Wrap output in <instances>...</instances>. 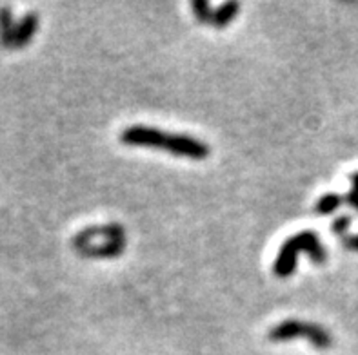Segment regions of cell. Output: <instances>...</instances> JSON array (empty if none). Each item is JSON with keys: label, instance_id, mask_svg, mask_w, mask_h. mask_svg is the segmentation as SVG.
I'll return each mask as SVG.
<instances>
[{"label": "cell", "instance_id": "30bf717a", "mask_svg": "<svg viewBox=\"0 0 358 355\" xmlns=\"http://www.w3.org/2000/svg\"><path fill=\"white\" fill-rule=\"evenodd\" d=\"M191 8L195 11V17L199 22H208L211 24V17H213V8L209 4L208 0H193Z\"/></svg>", "mask_w": 358, "mask_h": 355}, {"label": "cell", "instance_id": "8992f818", "mask_svg": "<svg viewBox=\"0 0 358 355\" xmlns=\"http://www.w3.org/2000/svg\"><path fill=\"white\" fill-rule=\"evenodd\" d=\"M36 27H38V15L35 11H29V13L24 15V18L15 27L13 35V44L11 47L18 50V47H24L31 42V38L35 36Z\"/></svg>", "mask_w": 358, "mask_h": 355}, {"label": "cell", "instance_id": "7c38bea8", "mask_svg": "<svg viewBox=\"0 0 358 355\" xmlns=\"http://www.w3.org/2000/svg\"><path fill=\"white\" fill-rule=\"evenodd\" d=\"M342 245H344L345 250L357 252L358 254V234H348L342 238Z\"/></svg>", "mask_w": 358, "mask_h": 355}, {"label": "cell", "instance_id": "52a82bcc", "mask_svg": "<svg viewBox=\"0 0 358 355\" xmlns=\"http://www.w3.org/2000/svg\"><path fill=\"white\" fill-rule=\"evenodd\" d=\"M241 11V4L236 0H227L224 4L213 9V17H211V24L215 27H226L227 24H231Z\"/></svg>", "mask_w": 358, "mask_h": 355}, {"label": "cell", "instance_id": "5b68a950", "mask_svg": "<svg viewBox=\"0 0 358 355\" xmlns=\"http://www.w3.org/2000/svg\"><path fill=\"white\" fill-rule=\"evenodd\" d=\"M124 250H126V239H115V241L95 243V245L80 248L78 254L86 257H100V259H108V257L120 256Z\"/></svg>", "mask_w": 358, "mask_h": 355}, {"label": "cell", "instance_id": "277c9868", "mask_svg": "<svg viewBox=\"0 0 358 355\" xmlns=\"http://www.w3.org/2000/svg\"><path fill=\"white\" fill-rule=\"evenodd\" d=\"M115 239H126V229L120 223H106V225H95L82 229L73 238V247L78 252L80 248L95 245V243L115 241Z\"/></svg>", "mask_w": 358, "mask_h": 355}, {"label": "cell", "instance_id": "7a4b0ae2", "mask_svg": "<svg viewBox=\"0 0 358 355\" xmlns=\"http://www.w3.org/2000/svg\"><path fill=\"white\" fill-rule=\"evenodd\" d=\"M300 252H306L315 265H324L327 259L326 247H324L322 239L318 238L317 232L315 230H300L282 243L277 259L273 263V272L277 278H289L295 272Z\"/></svg>", "mask_w": 358, "mask_h": 355}, {"label": "cell", "instance_id": "4fadbf2b", "mask_svg": "<svg viewBox=\"0 0 358 355\" xmlns=\"http://www.w3.org/2000/svg\"><path fill=\"white\" fill-rule=\"evenodd\" d=\"M344 202L348 203L350 207H353L355 211L358 212V192H357V190H350V192L345 194Z\"/></svg>", "mask_w": 358, "mask_h": 355}, {"label": "cell", "instance_id": "ba28073f", "mask_svg": "<svg viewBox=\"0 0 358 355\" xmlns=\"http://www.w3.org/2000/svg\"><path fill=\"white\" fill-rule=\"evenodd\" d=\"M15 24L13 13L9 8H0V44L4 47H11L15 35Z\"/></svg>", "mask_w": 358, "mask_h": 355}, {"label": "cell", "instance_id": "3957f363", "mask_svg": "<svg viewBox=\"0 0 358 355\" xmlns=\"http://www.w3.org/2000/svg\"><path fill=\"white\" fill-rule=\"evenodd\" d=\"M268 338L269 341L275 342L293 341V339H308L318 350H327L333 345L331 333L327 332L322 324L299 319L280 321L273 328H269Z\"/></svg>", "mask_w": 358, "mask_h": 355}, {"label": "cell", "instance_id": "8fae6325", "mask_svg": "<svg viewBox=\"0 0 358 355\" xmlns=\"http://www.w3.org/2000/svg\"><path fill=\"white\" fill-rule=\"evenodd\" d=\"M351 216H348V214H342V216L335 218V220L331 221V230L333 234H336L338 238H344V236H348V230H350L351 227Z\"/></svg>", "mask_w": 358, "mask_h": 355}, {"label": "cell", "instance_id": "6da1fadb", "mask_svg": "<svg viewBox=\"0 0 358 355\" xmlns=\"http://www.w3.org/2000/svg\"><path fill=\"white\" fill-rule=\"evenodd\" d=\"M120 139L126 145H133V147L162 149V151H168L177 156L191 158V160H204L211 153V149L204 139H199L191 135L166 133V130L150 126L126 127L120 133Z\"/></svg>", "mask_w": 358, "mask_h": 355}, {"label": "cell", "instance_id": "5bb4252c", "mask_svg": "<svg viewBox=\"0 0 358 355\" xmlns=\"http://www.w3.org/2000/svg\"><path fill=\"white\" fill-rule=\"evenodd\" d=\"M350 181H351V185H353V190H357L358 192V171L353 172V174L350 176Z\"/></svg>", "mask_w": 358, "mask_h": 355}, {"label": "cell", "instance_id": "9c48e42d", "mask_svg": "<svg viewBox=\"0 0 358 355\" xmlns=\"http://www.w3.org/2000/svg\"><path fill=\"white\" fill-rule=\"evenodd\" d=\"M342 203H344V196H341V194H324L322 198L315 203V212L322 214V216H329V214H333V212H336L341 209Z\"/></svg>", "mask_w": 358, "mask_h": 355}]
</instances>
